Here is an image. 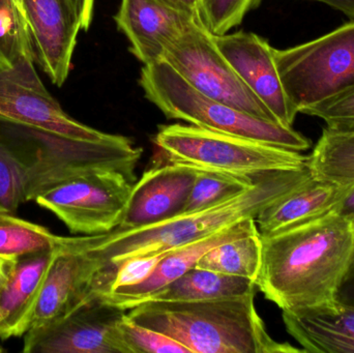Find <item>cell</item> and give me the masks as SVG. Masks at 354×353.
Segmentation results:
<instances>
[{
  "label": "cell",
  "mask_w": 354,
  "mask_h": 353,
  "mask_svg": "<svg viewBox=\"0 0 354 353\" xmlns=\"http://www.w3.org/2000/svg\"><path fill=\"white\" fill-rule=\"evenodd\" d=\"M256 232H259L256 220H243L206 238L171 251L162 259L149 279L137 285L116 288L103 294L101 298L113 306L129 311L147 302L153 294L176 281L189 269H194L202 256L214 247Z\"/></svg>",
  "instance_id": "obj_17"
},
{
  "label": "cell",
  "mask_w": 354,
  "mask_h": 353,
  "mask_svg": "<svg viewBox=\"0 0 354 353\" xmlns=\"http://www.w3.org/2000/svg\"><path fill=\"white\" fill-rule=\"evenodd\" d=\"M27 202L26 175L0 128V209L16 213Z\"/></svg>",
  "instance_id": "obj_26"
},
{
  "label": "cell",
  "mask_w": 354,
  "mask_h": 353,
  "mask_svg": "<svg viewBox=\"0 0 354 353\" xmlns=\"http://www.w3.org/2000/svg\"><path fill=\"white\" fill-rule=\"evenodd\" d=\"M35 64L51 82L62 87L72 68L77 37L82 30L66 0H23Z\"/></svg>",
  "instance_id": "obj_13"
},
{
  "label": "cell",
  "mask_w": 354,
  "mask_h": 353,
  "mask_svg": "<svg viewBox=\"0 0 354 353\" xmlns=\"http://www.w3.org/2000/svg\"><path fill=\"white\" fill-rule=\"evenodd\" d=\"M3 352H4L3 348H2L1 346H0V353Z\"/></svg>",
  "instance_id": "obj_38"
},
{
  "label": "cell",
  "mask_w": 354,
  "mask_h": 353,
  "mask_svg": "<svg viewBox=\"0 0 354 353\" xmlns=\"http://www.w3.org/2000/svg\"><path fill=\"white\" fill-rule=\"evenodd\" d=\"M289 101L299 113L354 87V20L313 41L274 49Z\"/></svg>",
  "instance_id": "obj_7"
},
{
  "label": "cell",
  "mask_w": 354,
  "mask_h": 353,
  "mask_svg": "<svg viewBox=\"0 0 354 353\" xmlns=\"http://www.w3.org/2000/svg\"><path fill=\"white\" fill-rule=\"evenodd\" d=\"M169 252L171 251L157 253V254L142 255V256L133 257L124 261L114 271L109 290L107 292L116 288L129 287V286L142 283L153 275L158 265Z\"/></svg>",
  "instance_id": "obj_30"
},
{
  "label": "cell",
  "mask_w": 354,
  "mask_h": 353,
  "mask_svg": "<svg viewBox=\"0 0 354 353\" xmlns=\"http://www.w3.org/2000/svg\"><path fill=\"white\" fill-rule=\"evenodd\" d=\"M353 184V182H337L313 176L258 215L256 224L260 234L270 236L336 213Z\"/></svg>",
  "instance_id": "obj_18"
},
{
  "label": "cell",
  "mask_w": 354,
  "mask_h": 353,
  "mask_svg": "<svg viewBox=\"0 0 354 353\" xmlns=\"http://www.w3.org/2000/svg\"><path fill=\"white\" fill-rule=\"evenodd\" d=\"M127 311L93 296L24 335L25 353H128L120 325Z\"/></svg>",
  "instance_id": "obj_11"
},
{
  "label": "cell",
  "mask_w": 354,
  "mask_h": 353,
  "mask_svg": "<svg viewBox=\"0 0 354 353\" xmlns=\"http://www.w3.org/2000/svg\"><path fill=\"white\" fill-rule=\"evenodd\" d=\"M256 290L200 302H145L130 309L133 323L169 336L191 353H301L268 334L255 306Z\"/></svg>",
  "instance_id": "obj_3"
},
{
  "label": "cell",
  "mask_w": 354,
  "mask_h": 353,
  "mask_svg": "<svg viewBox=\"0 0 354 353\" xmlns=\"http://www.w3.org/2000/svg\"><path fill=\"white\" fill-rule=\"evenodd\" d=\"M214 41L239 78L270 110L276 122L292 128L299 112L285 93L274 59V48L264 37L243 30L214 35Z\"/></svg>",
  "instance_id": "obj_12"
},
{
  "label": "cell",
  "mask_w": 354,
  "mask_h": 353,
  "mask_svg": "<svg viewBox=\"0 0 354 353\" xmlns=\"http://www.w3.org/2000/svg\"><path fill=\"white\" fill-rule=\"evenodd\" d=\"M60 248V247H59ZM56 250L18 257L0 296V339L23 337Z\"/></svg>",
  "instance_id": "obj_20"
},
{
  "label": "cell",
  "mask_w": 354,
  "mask_h": 353,
  "mask_svg": "<svg viewBox=\"0 0 354 353\" xmlns=\"http://www.w3.org/2000/svg\"><path fill=\"white\" fill-rule=\"evenodd\" d=\"M22 58L35 64L28 25L16 0H0V68H10Z\"/></svg>",
  "instance_id": "obj_25"
},
{
  "label": "cell",
  "mask_w": 354,
  "mask_h": 353,
  "mask_svg": "<svg viewBox=\"0 0 354 353\" xmlns=\"http://www.w3.org/2000/svg\"><path fill=\"white\" fill-rule=\"evenodd\" d=\"M131 52L145 66L163 59L166 50L198 19L160 0H122L114 16Z\"/></svg>",
  "instance_id": "obj_15"
},
{
  "label": "cell",
  "mask_w": 354,
  "mask_h": 353,
  "mask_svg": "<svg viewBox=\"0 0 354 353\" xmlns=\"http://www.w3.org/2000/svg\"><path fill=\"white\" fill-rule=\"evenodd\" d=\"M139 84L145 97L169 120L299 153L311 147V141L293 128L261 120L203 95L164 60L143 66Z\"/></svg>",
  "instance_id": "obj_5"
},
{
  "label": "cell",
  "mask_w": 354,
  "mask_h": 353,
  "mask_svg": "<svg viewBox=\"0 0 354 353\" xmlns=\"http://www.w3.org/2000/svg\"><path fill=\"white\" fill-rule=\"evenodd\" d=\"M301 113L320 118L330 130L354 131V87L337 97L311 106Z\"/></svg>",
  "instance_id": "obj_29"
},
{
  "label": "cell",
  "mask_w": 354,
  "mask_h": 353,
  "mask_svg": "<svg viewBox=\"0 0 354 353\" xmlns=\"http://www.w3.org/2000/svg\"><path fill=\"white\" fill-rule=\"evenodd\" d=\"M66 242V236H55L48 228L0 209V256L21 257L53 251Z\"/></svg>",
  "instance_id": "obj_23"
},
{
  "label": "cell",
  "mask_w": 354,
  "mask_h": 353,
  "mask_svg": "<svg viewBox=\"0 0 354 353\" xmlns=\"http://www.w3.org/2000/svg\"><path fill=\"white\" fill-rule=\"evenodd\" d=\"M256 286L282 311L328 308L354 267V225L338 213L261 236Z\"/></svg>",
  "instance_id": "obj_1"
},
{
  "label": "cell",
  "mask_w": 354,
  "mask_h": 353,
  "mask_svg": "<svg viewBox=\"0 0 354 353\" xmlns=\"http://www.w3.org/2000/svg\"><path fill=\"white\" fill-rule=\"evenodd\" d=\"M18 257L0 256V296L12 275Z\"/></svg>",
  "instance_id": "obj_33"
},
{
  "label": "cell",
  "mask_w": 354,
  "mask_h": 353,
  "mask_svg": "<svg viewBox=\"0 0 354 353\" xmlns=\"http://www.w3.org/2000/svg\"><path fill=\"white\" fill-rule=\"evenodd\" d=\"M258 176L241 178L199 170L183 213L201 211L233 198L253 186Z\"/></svg>",
  "instance_id": "obj_24"
},
{
  "label": "cell",
  "mask_w": 354,
  "mask_h": 353,
  "mask_svg": "<svg viewBox=\"0 0 354 353\" xmlns=\"http://www.w3.org/2000/svg\"><path fill=\"white\" fill-rule=\"evenodd\" d=\"M262 0H201V18L214 35H225L241 24L248 12Z\"/></svg>",
  "instance_id": "obj_27"
},
{
  "label": "cell",
  "mask_w": 354,
  "mask_h": 353,
  "mask_svg": "<svg viewBox=\"0 0 354 353\" xmlns=\"http://www.w3.org/2000/svg\"><path fill=\"white\" fill-rule=\"evenodd\" d=\"M336 213H340L341 216L346 218L354 225V180L351 192L343 199Z\"/></svg>",
  "instance_id": "obj_35"
},
{
  "label": "cell",
  "mask_w": 354,
  "mask_h": 353,
  "mask_svg": "<svg viewBox=\"0 0 354 353\" xmlns=\"http://www.w3.org/2000/svg\"><path fill=\"white\" fill-rule=\"evenodd\" d=\"M289 335L311 353H354V305L282 311Z\"/></svg>",
  "instance_id": "obj_19"
},
{
  "label": "cell",
  "mask_w": 354,
  "mask_h": 353,
  "mask_svg": "<svg viewBox=\"0 0 354 353\" xmlns=\"http://www.w3.org/2000/svg\"><path fill=\"white\" fill-rule=\"evenodd\" d=\"M198 172L167 162L147 170L133 187L118 229L151 225L183 213Z\"/></svg>",
  "instance_id": "obj_16"
},
{
  "label": "cell",
  "mask_w": 354,
  "mask_h": 353,
  "mask_svg": "<svg viewBox=\"0 0 354 353\" xmlns=\"http://www.w3.org/2000/svg\"><path fill=\"white\" fill-rule=\"evenodd\" d=\"M160 1L202 21L201 0H160Z\"/></svg>",
  "instance_id": "obj_32"
},
{
  "label": "cell",
  "mask_w": 354,
  "mask_h": 353,
  "mask_svg": "<svg viewBox=\"0 0 354 353\" xmlns=\"http://www.w3.org/2000/svg\"><path fill=\"white\" fill-rule=\"evenodd\" d=\"M162 60L203 95L256 117L277 122L221 53L214 35L202 21H195L176 39Z\"/></svg>",
  "instance_id": "obj_9"
},
{
  "label": "cell",
  "mask_w": 354,
  "mask_h": 353,
  "mask_svg": "<svg viewBox=\"0 0 354 353\" xmlns=\"http://www.w3.org/2000/svg\"><path fill=\"white\" fill-rule=\"evenodd\" d=\"M0 117L74 140L102 141L111 135L68 115L46 88L35 61L28 58L0 68Z\"/></svg>",
  "instance_id": "obj_10"
},
{
  "label": "cell",
  "mask_w": 354,
  "mask_h": 353,
  "mask_svg": "<svg viewBox=\"0 0 354 353\" xmlns=\"http://www.w3.org/2000/svg\"><path fill=\"white\" fill-rule=\"evenodd\" d=\"M78 16L82 30H88L93 22L95 0H66Z\"/></svg>",
  "instance_id": "obj_31"
},
{
  "label": "cell",
  "mask_w": 354,
  "mask_h": 353,
  "mask_svg": "<svg viewBox=\"0 0 354 353\" xmlns=\"http://www.w3.org/2000/svg\"><path fill=\"white\" fill-rule=\"evenodd\" d=\"M155 144L167 163L241 178L299 169L308 163L299 151L192 124L162 126Z\"/></svg>",
  "instance_id": "obj_6"
},
{
  "label": "cell",
  "mask_w": 354,
  "mask_h": 353,
  "mask_svg": "<svg viewBox=\"0 0 354 353\" xmlns=\"http://www.w3.org/2000/svg\"><path fill=\"white\" fill-rule=\"evenodd\" d=\"M254 290L257 286L251 280L195 267L147 302H200L243 296Z\"/></svg>",
  "instance_id": "obj_21"
},
{
  "label": "cell",
  "mask_w": 354,
  "mask_h": 353,
  "mask_svg": "<svg viewBox=\"0 0 354 353\" xmlns=\"http://www.w3.org/2000/svg\"><path fill=\"white\" fill-rule=\"evenodd\" d=\"M120 330L128 353H191L169 336L133 323L127 314Z\"/></svg>",
  "instance_id": "obj_28"
},
{
  "label": "cell",
  "mask_w": 354,
  "mask_h": 353,
  "mask_svg": "<svg viewBox=\"0 0 354 353\" xmlns=\"http://www.w3.org/2000/svg\"><path fill=\"white\" fill-rule=\"evenodd\" d=\"M309 167L268 172L253 186L233 198L193 213H181L151 225L116 229L107 233L75 238L95 261L93 296L109 290L115 269L128 259L176 250L247 219H255L266 207L278 202L309 182Z\"/></svg>",
  "instance_id": "obj_2"
},
{
  "label": "cell",
  "mask_w": 354,
  "mask_h": 353,
  "mask_svg": "<svg viewBox=\"0 0 354 353\" xmlns=\"http://www.w3.org/2000/svg\"><path fill=\"white\" fill-rule=\"evenodd\" d=\"M340 300L346 304L354 305V267L341 289Z\"/></svg>",
  "instance_id": "obj_36"
},
{
  "label": "cell",
  "mask_w": 354,
  "mask_h": 353,
  "mask_svg": "<svg viewBox=\"0 0 354 353\" xmlns=\"http://www.w3.org/2000/svg\"><path fill=\"white\" fill-rule=\"evenodd\" d=\"M95 261L77 247L75 238H66L48 269L29 319L28 331L72 312L93 298Z\"/></svg>",
  "instance_id": "obj_14"
},
{
  "label": "cell",
  "mask_w": 354,
  "mask_h": 353,
  "mask_svg": "<svg viewBox=\"0 0 354 353\" xmlns=\"http://www.w3.org/2000/svg\"><path fill=\"white\" fill-rule=\"evenodd\" d=\"M17 6H18L19 10L22 12L23 16L25 17L24 15V8H23V0H16Z\"/></svg>",
  "instance_id": "obj_37"
},
{
  "label": "cell",
  "mask_w": 354,
  "mask_h": 353,
  "mask_svg": "<svg viewBox=\"0 0 354 353\" xmlns=\"http://www.w3.org/2000/svg\"><path fill=\"white\" fill-rule=\"evenodd\" d=\"M310 1L326 4L335 10H340L354 20V0H310Z\"/></svg>",
  "instance_id": "obj_34"
},
{
  "label": "cell",
  "mask_w": 354,
  "mask_h": 353,
  "mask_svg": "<svg viewBox=\"0 0 354 353\" xmlns=\"http://www.w3.org/2000/svg\"><path fill=\"white\" fill-rule=\"evenodd\" d=\"M0 128L26 175L27 202L52 187L93 172L116 170L136 180L142 149L133 140L110 135L102 141H81L0 117Z\"/></svg>",
  "instance_id": "obj_4"
},
{
  "label": "cell",
  "mask_w": 354,
  "mask_h": 353,
  "mask_svg": "<svg viewBox=\"0 0 354 353\" xmlns=\"http://www.w3.org/2000/svg\"><path fill=\"white\" fill-rule=\"evenodd\" d=\"M135 180L116 170L93 172L60 182L35 201L72 233H107L122 223Z\"/></svg>",
  "instance_id": "obj_8"
},
{
  "label": "cell",
  "mask_w": 354,
  "mask_h": 353,
  "mask_svg": "<svg viewBox=\"0 0 354 353\" xmlns=\"http://www.w3.org/2000/svg\"><path fill=\"white\" fill-rule=\"evenodd\" d=\"M262 263L260 232L241 236L214 247L202 256L196 267L257 281Z\"/></svg>",
  "instance_id": "obj_22"
}]
</instances>
